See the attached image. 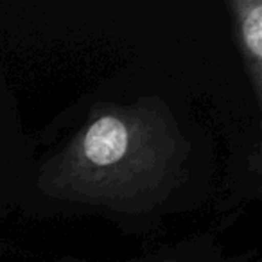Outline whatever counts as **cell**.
<instances>
[{
  "label": "cell",
  "instance_id": "6da1fadb",
  "mask_svg": "<svg viewBox=\"0 0 262 262\" xmlns=\"http://www.w3.org/2000/svg\"><path fill=\"white\" fill-rule=\"evenodd\" d=\"M185 153L187 142L160 101L106 108L67 146L45 189L133 210L174 185Z\"/></svg>",
  "mask_w": 262,
  "mask_h": 262
},
{
  "label": "cell",
  "instance_id": "7a4b0ae2",
  "mask_svg": "<svg viewBox=\"0 0 262 262\" xmlns=\"http://www.w3.org/2000/svg\"><path fill=\"white\" fill-rule=\"evenodd\" d=\"M235 15L237 40L246 61L248 76L257 99L262 86V2L260 0H237L230 4Z\"/></svg>",
  "mask_w": 262,
  "mask_h": 262
},
{
  "label": "cell",
  "instance_id": "3957f363",
  "mask_svg": "<svg viewBox=\"0 0 262 262\" xmlns=\"http://www.w3.org/2000/svg\"><path fill=\"white\" fill-rule=\"evenodd\" d=\"M157 262H176V260H157Z\"/></svg>",
  "mask_w": 262,
  "mask_h": 262
}]
</instances>
